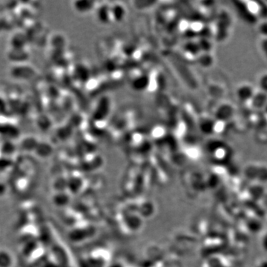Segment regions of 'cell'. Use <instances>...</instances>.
<instances>
[{
  "mask_svg": "<svg viewBox=\"0 0 267 267\" xmlns=\"http://www.w3.org/2000/svg\"><path fill=\"white\" fill-rule=\"evenodd\" d=\"M250 107L256 110L263 109L267 107V94L261 91V90H256L254 96L251 99L248 104Z\"/></svg>",
  "mask_w": 267,
  "mask_h": 267,
  "instance_id": "cell-4",
  "label": "cell"
},
{
  "mask_svg": "<svg viewBox=\"0 0 267 267\" xmlns=\"http://www.w3.org/2000/svg\"><path fill=\"white\" fill-rule=\"evenodd\" d=\"M235 108L233 104L229 102H221L215 109L214 119L219 121L226 122L230 120L235 115Z\"/></svg>",
  "mask_w": 267,
  "mask_h": 267,
  "instance_id": "cell-2",
  "label": "cell"
},
{
  "mask_svg": "<svg viewBox=\"0 0 267 267\" xmlns=\"http://www.w3.org/2000/svg\"><path fill=\"white\" fill-rule=\"evenodd\" d=\"M111 9L113 21L120 22L122 19H124L125 15H126V10H125L124 6L120 4V3L114 4L112 7H111Z\"/></svg>",
  "mask_w": 267,
  "mask_h": 267,
  "instance_id": "cell-6",
  "label": "cell"
},
{
  "mask_svg": "<svg viewBox=\"0 0 267 267\" xmlns=\"http://www.w3.org/2000/svg\"><path fill=\"white\" fill-rule=\"evenodd\" d=\"M257 88L252 83L244 81L239 83L235 89V96L237 100L241 103L248 105L256 93Z\"/></svg>",
  "mask_w": 267,
  "mask_h": 267,
  "instance_id": "cell-1",
  "label": "cell"
},
{
  "mask_svg": "<svg viewBox=\"0 0 267 267\" xmlns=\"http://www.w3.org/2000/svg\"><path fill=\"white\" fill-rule=\"evenodd\" d=\"M256 88L267 94V70L262 71L256 78Z\"/></svg>",
  "mask_w": 267,
  "mask_h": 267,
  "instance_id": "cell-7",
  "label": "cell"
},
{
  "mask_svg": "<svg viewBox=\"0 0 267 267\" xmlns=\"http://www.w3.org/2000/svg\"><path fill=\"white\" fill-rule=\"evenodd\" d=\"M95 1H75L73 3V8L80 13H87L96 8Z\"/></svg>",
  "mask_w": 267,
  "mask_h": 267,
  "instance_id": "cell-5",
  "label": "cell"
},
{
  "mask_svg": "<svg viewBox=\"0 0 267 267\" xmlns=\"http://www.w3.org/2000/svg\"><path fill=\"white\" fill-rule=\"evenodd\" d=\"M7 51V58L13 65L26 63L27 60L30 58L31 53L27 50V47L23 48H10Z\"/></svg>",
  "mask_w": 267,
  "mask_h": 267,
  "instance_id": "cell-3",
  "label": "cell"
},
{
  "mask_svg": "<svg viewBox=\"0 0 267 267\" xmlns=\"http://www.w3.org/2000/svg\"><path fill=\"white\" fill-rule=\"evenodd\" d=\"M4 22H3L2 19L1 18H0V34H1V32H2L3 31H4Z\"/></svg>",
  "mask_w": 267,
  "mask_h": 267,
  "instance_id": "cell-9",
  "label": "cell"
},
{
  "mask_svg": "<svg viewBox=\"0 0 267 267\" xmlns=\"http://www.w3.org/2000/svg\"><path fill=\"white\" fill-rule=\"evenodd\" d=\"M258 50L267 63V36L260 35L257 41Z\"/></svg>",
  "mask_w": 267,
  "mask_h": 267,
  "instance_id": "cell-8",
  "label": "cell"
}]
</instances>
